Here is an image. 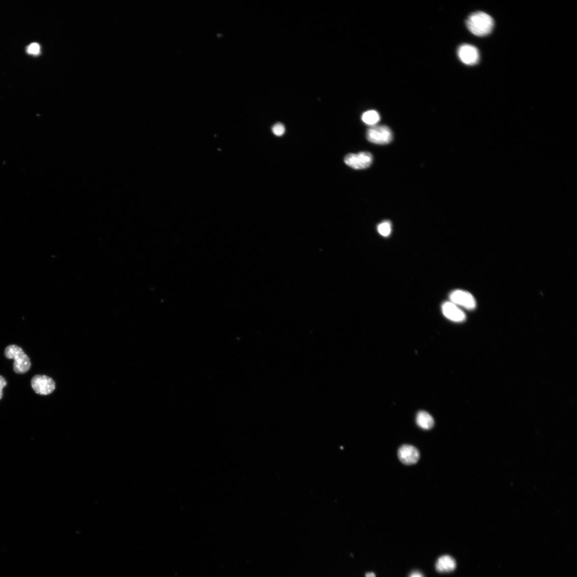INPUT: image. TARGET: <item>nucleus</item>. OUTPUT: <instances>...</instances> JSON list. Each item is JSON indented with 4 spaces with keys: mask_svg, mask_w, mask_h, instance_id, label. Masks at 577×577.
Returning <instances> with one entry per match:
<instances>
[{
    "mask_svg": "<svg viewBox=\"0 0 577 577\" xmlns=\"http://www.w3.org/2000/svg\"><path fill=\"white\" fill-rule=\"evenodd\" d=\"M466 25L470 32L473 35L478 37H484L491 33L495 22L494 19L489 15L478 12L468 17Z\"/></svg>",
    "mask_w": 577,
    "mask_h": 577,
    "instance_id": "f257e3e1",
    "label": "nucleus"
},
{
    "mask_svg": "<svg viewBox=\"0 0 577 577\" xmlns=\"http://www.w3.org/2000/svg\"><path fill=\"white\" fill-rule=\"evenodd\" d=\"M5 355L9 359H14L13 368L16 373L23 374L29 370L30 359L19 346L9 345L5 349Z\"/></svg>",
    "mask_w": 577,
    "mask_h": 577,
    "instance_id": "f03ea898",
    "label": "nucleus"
},
{
    "mask_svg": "<svg viewBox=\"0 0 577 577\" xmlns=\"http://www.w3.org/2000/svg\"><path fill=\"white\" fill-rule=\"evenodd\" d=\"M366 137L370 142L377 144H387L393 140L391 130L387 126H377L367 131Z\"/></svg>",
    "mask_w": 577,
    "mask_h": 577,
    "instance_id": "7ed1b4c3",
    "label": "nucleus"
},
{
    "mask_svg": "<svg viewBox=\"0 0 577 577\" xmlns=\"http://www.w3.org/2000/svg\"><path fill=\"white\" fill-rule=\"evenodd\" d=\"M345 163L355 170H363L369 167L372 164L373 157L369 152H360L358 154H349L344 158Z\"/></svg>",
    "mask_w": 577,
    "mask_h": 577,
    "instance_id": "20e7f679",
    "label": "nucleus"
},
{
    "mask_svg": "<svg viewBox=\"0 0 577 577\" xmlns=\"http://www.w3.org/2000/svg\"><path fill=\"white\" fill-rule=\"evenodd\" d=\"M31 385L36 393L48 395L53 392L56 384L53 380L46 375H37L31 380Z\"/></svg>",
    "mask_w": 577,
    "mask_h": 577,
    "instance_id": "39448f33",
    "label": "nucleus"
},
{
    "mask_svg": "<svg viewBox=\"0 0 577 577\" xmlns=\"http://www.w3.org/2000/svg\"><path fill=\"white\" fill-rule=\"evenodd\" d=\"M450 301L457 306L463 307L468 310H474L476 307L474 297L468 291L456 290L450 293Z\"/></svg>",
    "mask_w": 577,
    "mask_h": 577,
    "instance_id": "423d86ee",
    "label": "nucleus"
},
{
    "mask_svg": "<svg viewBox=\"0 0 577 577\" xmlns=\"http://www.w3.org/2000/svg\"><path fill=\"white\" fill-rule=\"evenodd\" d=\"M459 59L463 64L473 66L478 64L479 60V53L478 49L474 46L464 44L460 46L458 50Z\"/></svg>",
    "mask_w": 577,
    "mask_h": 577,
    "instance_id": "0eeeda50",
    "label": "nucleus"
},
{
    "mask_svg": "<svg viewBox=\"0 0 577 577\" xmlns=\"http://www.w3.org/2000/svg\"><path fill=\"white\" fill-rule=\"evenodd\" d=\"M399 459L406 465H412L416 464L419 458V453L415 447L404 445L398 450Z\"/></svg>",
    "mask_w": 577,
    "mask_h": 577,
    "instance_id": "6e6552de",
    "label": "nucleus"
},
{
    "mask_svg": "<svg viewBox=\"0 0 577 577\" xmlns=\"http://www.w3.org/2000/svg\"><path fill=\"white\" fill-rule=\"evenodd\" d=\"M442 310L444 316L453 322H462L466 319V314L464 311L451 301L444 302L443 304Z\"/></svg>",
    "mask_w": 577,
    "mask_h": 577,
    "instance_id": "1a4fd4ad",
    "label": "nucleus"
},
{
    "mask_svg": "<svg viewBox=\"0 0 577 577\" xmlns=\"http://www.w3.org/2000/svg\"><path fill=\"white\" fill-rule=\"evenodd\" d=\"M456 567L455 560L449 555L442 556L436 563V569L439 572H452L455 569Z\"/></svg>",
    "mask_w": 577,
    "mask_h": 577,
    "instance_id": "9d476101",
    "label": "nucleus"
},
{
    "mask_svg": "<svg viewBox=\"0 0 577 577\" xmlns=\"http://www.w3.org/2000/svg\"><path fill=\"white\" fill-rule=\"evenodd\" d=\"M416 423L422 429L429 430L434 427L435 422L431 415L427 412L421 411L417 414Z\"/></svg>",
    "mask_w": 577,
    "mask_h": 577,
    "instance_id": "9b49d317",
    "label": "nucleus"
},
{
    "mask_svg": "<svg viewBox=\"0 0 577 577\" xmlns=\"http://www.w3.org/2000/svg\"><path fill=\"white\" fill-rule=\"evenodd\" d=\"M361 119L367 125H374L380 122L381 117L378 112L372 110L363 113Z\"/></svg>",
    "mask_w": 577,
    "mask_h": 577,
    "instance_id": "f8f14e48",
    "label": "nucleus"
},
{
    "mask_svg": "<svg viewBox=\"0 0 577 577\" xmlns=\"http://www.w3.org/2000/svg\"><path fill=\"white\" fill-rule=\"evenodd\" d=\"M377 230H378L380 234L383 236L387 237L390 235L392 230L391 223L389 221L382 222L377 227Z\"/></svg>",
    "mask_w": 577,
    "mask_h": 577,
    "instance_id": "ddd939ff",
    "label": "nucleus"
},
{
    "mask_svg": "<svg viewBox=\"0 0 577 577\" xmlns=\"http://www.w3.org/2000/svg\"><path fill=\"white\" fill-rule=\"evenodd\" d=\"M26 52L28 54L31 55L38 56L40 55L41 52L40 45L37 43L30 44L26 48Z\"/></svg>",
    "mask_w": 577,
    "mask_h": 577,
    "instance_id": "4468645a",
    "label": "nucleus"
},
{
    "mask_svg": "<svg viewBox=\"0 0 577 577\" xmlns=\"http://www.w3.org/2000/svg\"><path fill=\"white\" fill-rule=\"evenodd\" d=\"M285 131L284 125L280 123H277L272 128V133L277 136H282L285 133Z\"/></svg>",
    "mask_w": 577,
    "mask_h": 577,
    "instance_id": "2eb2a0df",
    "label": "nucleus"
},
{
    "mask_svg": "<svg viewBox=\"0 0 577 577\" xmlns=\"http://www.w3.org/2000/svg\"><path fill=\"white\" fill-rule=\"evenodd\" d=\"M7 384V382L4 377L0 375V400H2L3 396V390Z\"/></svg>",
    "mask_w": 577,
    "mask_h": 577,
    "instance_id": "dca6fc26",
    "label": "nucleus"
},
{
    "mask_svg": "<svg viewBox=\"0 0 577 577\" xmlns=\"http://www.w3.org/2000/svg\"><path fill=\"white\" fill-rule=\"evenodd\" d=\"M409 577H424L420 572L415 571L411 573Z\"/></svg>",
    "mask_w": 577,
    "mask_h": 577,
    "instance_id": "f3484780",
    "label": "nucleus"
},
{
    "mask_svg": "<svg viewBox=\"0 0 577 577\" xmlns=\"http://www.w3.org/2000/svg\"><path fill=\"white\" fill-rule=\"evenodd\" d=\"M366 577H376V575L373 572H368L366 574Z\"/></svg>",
    "mask_w": 577,
    "mask_h": 577,
    "instance_id": "a211bd4d",
    "label": "nucleus"
}]
</instances>
